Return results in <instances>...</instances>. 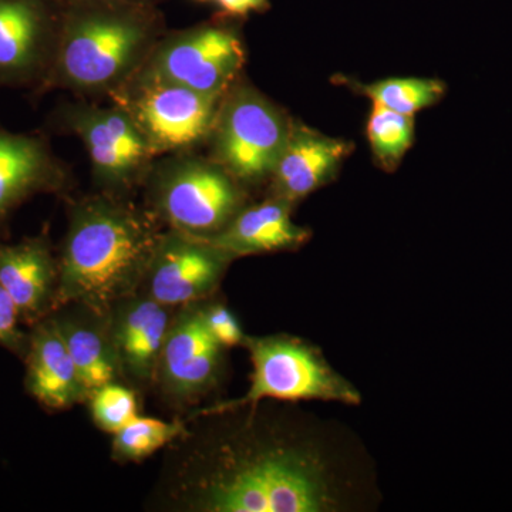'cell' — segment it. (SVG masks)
Masks as SVG:
<instances>
[{
  "mask_svg": "<svg viewBox=\"0 0 512 512\" xmlns=\"http://www.w3.org/2000/svg\"><path fill=\"white\" fill-rule=\"evenodd\" d=\"M170 480L171 507L191 512H320L329 507L315 461L285 446L194 444Z\"/></svg>",
  "mask_w": 512,
  "mask_h": 512,
  "instance_id": "obj_1",
  "label": "cell"
},
{
  "mask_svg": "<svg viewBox=\"0 0 512 512\" xmlns=\"http://www.w3.org/2000/svg\"><path fill=\"white\" fill-rule=\"evenodd\" d=\"M164 225L128 197L97 191L70 204L53 312L82 305L106 316L143 288Z\"/></svg>",
  "mask_w": 512,
  "mask_h": 512,
  "instance_id": "obj_2",
  "label": "cell"
},
{
  "mask_svg": "<svg viewBox=\"0 0 512 512\" xmlns=\"http://www.w3.org/2000/svg\"><path fill=\"white\" fill-rule=\"evenodd\" d=\"M55 62L35 96L55 90L109 100L146 64L167 25L157 5L128 0H62Z\"/></svg>",
  "mask_w": 512,
  "mask_h": 512,
  "instance_id": "obj_3",
  "label": "cell"
},
{
  "mask_svg": "<svg viewBox=\"0 0 512 512\" xmlns=\"http://www.w3.org/2000/svg\"><path fill=\"white\" fill-rule=\"evenodd\" d=\"M147 208L165 228L210 239L245 207V187L197 150L158 157L143 184Z\"/></svg>",
  "mask_w": 512,
  "mask_h": 512,
  "instance_id": "obj_4",
  "label": "cell"
},
{
  "mask_svg": "<svg viewBox=\"0 0 512 512\" xmlns=\"http://www.w3.org/2000/svg\"><path fill=\"white\" fill-rule=\"evenodd\" d=\"M293 121L255 87L238 80L222 97L208 156L244 187L269 181Z\"/></svg>",
  "mask_w": 512,
  "mask_h": 512,
  "instance_id": "obj_5",
  "label": "cell"
},
{
  "mask_svg": "<svg viewBox=\"0 0 512 512\" xmlns=\"http://www.w3.org/2000/svg\"><path fill=\"white\" fill-rule=\"evenodd\" d=\"M50 119L82 141L97 191L128 197L143 187L158 157L121 107L74 99L60 104Z\"/></svg>",
  "mask_w": 512,
  "mask_h": 512,
  "instance_id": "obj_6",
  "label": "cell"
},
{
  "mask_svg": "<svg viewBox=\"0 0 512 512\" xmlns=\"http://www.w3.org/2000/svg\"><path fill=\"white\" fill-rule=\"evenodd\" d=\"M235 19L217 16L185 29L168 30L136 76L222 97L241 80L247 62Z\"/></svg>",
  "mask_w": 512,
  "mask_h": 512,
  "instance_id": "obj_7",
  "label": "cell"
},
{
  "mask_svg": "<svg viewBox=\"0 0 512 512\" xmlns=\"http://www.w3.org/2000/svg\"><path fill=\"white\" fill-rule=\"evenodd\" d=\"M244 346L249 350L252 362L248 392L239 399L201 410L198 416L234 412L271 399L360 403V394L355 387L333 372L315 350L299 340L288 336L247 338Z\"/></svg>",
  "mask_w": 512,
  "mask_h": 512,
  "instance_id": "obj_8",
  "label": "cell"
},
{
  "mask_svg": "<svg viewBox=\"0 0 512 512\" xmlns=\"http://www.w3.org/2000/svg\"><path fill=\"white\" fill-rule=\"evenodd\" d=\"M222 97L134 76L109 101L126 111L153 153L163 157L207 144Z\"/></svg>",
  "mask_w": 512,
  "mask_h": 512,
  "instance_id": "obj_9",
  "label": "cell"
},
{
  "mask_svg": "<svg viewBox=\"0 0 512 512\" xmlns=\"http://www.w3.org/2000/svg\"><path fill=\"white\" fill-rule=\"evenodd\" d=\"M62 0H0V87L35 96L55 62Z\"/></svg>",
  "mask_w": 512,
  "mask_h": 512,
  "instance_id": "obj_10",
  "label": "cell"
},
{
  "mask_svg": "<svg viewBox=\"0 0 512 512\" xmlns=\"http://www.w3.org/2000/svg\"><path fill=\"white\" fill-rule=\"evenodd\" d=\"M202 302L175 309L158 362L156 384L164 399L178 409L194 406L221 373L225 349L205 325Z\"/></svg>",
  "mask_w": 512,
  "mask_h": 512,
  "instance_id": "obj_11",
  "label": "cell"
},
{
  "mask_svg": "<svg viewBox=\"0 0 512 512\" xmlns=\"http://www.w3.org/2000/svg\"><path fill=\"white\" fill-rule=\"evenodd\" d=\"M232 256L204 238L165 228L151 258L141 291L170 308L210 298Z\"/></svg>",
  "mask_w": 512,
  "mask_h": 512,
  "instance_id": "obj_12",
  "label": "cell"
},
{
  "mask_svg": "<svg viewBox=\"0 0 512 512\" xmlns=\"http://www.w3.org/2000/svg\"><path fill=\"white\" fill-rule=\"evenodd\" d=\"M174 313L175 308L138 291L114 303L104 316L123 380L143 387L156 384L158 362Z\"/></svg>",
  "mask_w": 512,
  "mask_h": 512,
  "instance_id": "obj_13",
  "label": "cell"
},
{
  "mask_svg": "<svg viewBox=\"0 0 512 512\" xmlns=\"http://www.w3.org/2000/svg\"><path fill=\"white\" fill-rule=\"evenodd\" d=\"M72 174L42 134L0 127V227L37 195L63 194Z\"/></svg>",
  "mask_w": 512,
  "mask_h": 512,
  "instance_id": "obj_14",
  "label": "cell"
},
{
  "mask_svg": "<svg viewBox=\"0 0 512 512\" xmlns=\"http://www.w3.org/2000/svg\"><path fill=\"white\" fill-rule=\"evenodd\" d=\"M59 256L46 232L16 242L0 244V286L8 292L20 319L35 325L53 312Z\"/></svg>",
  "mask_w": 512,
  "mask_h": 512,
  "instance_id": "obj_15",
  "label": "cell"
},
{
  "mask_svg": "<svg viewBox=\"0 0 512 512\" xmlns=\"http://www.w3.org/2000/svg\"><path fill=\"white\" fill-rule=\"evenodd\" d=\"M23 359L26 390L40 406L60 412L87 402L86 389L52 316L33 325Z\"/></svg>",
  "mask_w": 512,
  "mask_h": 512,
  "instance_id": "obj_16",
  "label": "cell"
},
{
  "mask_svg": "<svg viewBox=\"0 0 512 512\" xmlns=\"http://www.w3.org/2000/svg\"><path fill=\"white\" fill-rule=\"evenodd\" d=\"M352 146L292 123L291 133L269 183L272 197L295 202L330 180Z\"/></svg>",
  "mask_w": 512,
  "mask_h": 512,
  "instance_id": "obj_17",
  "label": "cell"
},
{
  "mask_svg": "<svg viewBox=\"0 0 512 512\" xmlns=\"http://www.w3.org/2000/svg\"><path fill=\"white\" fill-rule=\"evenodd\" d=\"M291 207V202L276 197L244 207L208 241L234 259L301 247L311 234L292 221Z\"/></svg>",
  "mask_w": 512,
  "mask_h": 512,
  "instance_id": "obj_18",
  "label": "cell"
},
{
  "mask_svg": "<svg viewBox=\"0 0 512 512\" xmlns=\"http://www.w3.org/2000/svg\"><path fill=\"white\" fill-rule=\"evenodd\" d=\"M49 316L69 349L87 399L99 387L123 380L104 316L82 305H66Z\"/></svg>",
  "mask_w": 512,
  "mask_h": 512,
  "instance_id": "obj_19",
  "label": "cell"
},
{
  "mask_svg": "<svg viewBox=\"0 0 512 512\" xmlns=\"http://www.w3.org/2000/svg\"><path fill=\"white\" fill-rule=\"evenodd\" d=\"M185 430L184 421L134 417L123 429L113 434L111 457L117 463H138L180 439Z\"/></svg>",
  "mask_w": 512,
  "mask_h": 512,
  "instance_id": "obj_20",
  "label": "cell"
},
{
  "mask_svg": "<svg viewBox=\"0 0 512 512\" xmlns=\"http://www.w3.org/2000/svg\"><path fill=\"white\" fill-rule=\"evenodd\" d=\"M366 131L377 163L393 170L412 147L414 119L373 103Z\"/></svg>",
  "mask_w": 512,
  "mask_h": 512,
  "instance_id": "obj_21",
  "label": "cell"
},
{
  "mask_svg": "<svg viewBox=\"0 0 512 512\" xmlns=\"http://www.w3.org/2000/svg\"><path fill=\"white\" fill-rule=\"evenodd\" d=\"M373 103L397 113L414 116L420 110L439 103L446 84L431 79H389L360 87Z\"/></svg>",
  "mask_w": 512,
  "mask_h": 512,
  "instance_id": "obj_22",
  "label": "cell"
},
{
  "mask_svg": "<svg viewBox=\"0 0 512 512\" xmlns=\"http://www.w3.org/2000/svg\"><path fill=\"white\" fill-rule=\"evenodd\" d=\"M86 403H89L94 424L106 433H117L138 416L136 392L121 382L99 387Z\"/></svg>",
  "mask_w": 512,
  "mask_h": 512,
  "instance_id": "obj_23",
  "label": "cell"
},
{
  "mask_svg": "<svg viewBox=\"0 0 512 512\" xmlns=\"http://www.w3.org/2000/svg\"><path fill=\"white\" fill-rule=\"evenodd\" d=\"M207 301L208 299H205L202 302V315H204L205 325L215 340L224 349L244 346L248 336L242 332L241 325L234 313L222 303H208Z\"/></svg>",
  "mask_w": 512,
  "mask_h": 512,
  "instance_id": "obj_24",
  "label": "cell"
},
{
  "mask_svg": "<svg viewBox=\"0 0 512 512\" xmlns=\"http://www.w3.org/2000/svg\"><path fill=\"white\" fill-rule=\"evenodd\" d=\"M20 319L15 303L0 286V346L20 357L28 350L29 335L20 329Z\"/></svg>",
  "mask_w": 512,
  "mask_h": 512,
  "instance_id": "obj_25",
  "label": "cell"
},
{
  "mask_svg": "<svg viewBox=\"0 0 512 512\" xmlns=\"http://www.w3.org/2000/svg\"><path fill=\"white\" fill-rule=\"evenodd\" d=\"M221 15L227 18H245L249 13H264L271 8L269 0H215Z\"/></svg>",
  "mask_w": 512,
  "mask_h": 512,
  "instance_id": "obj_26",
  "label": "cell"
},
{
  "mask_svg": "<svg viewBox=\"0 0 512 512\" xmlns=\"http://www.w3.org/2000/svg\"><path fill=\"white\" fill-rule=\"evenodd\" d=\"M128 2L147 3V5H160L164 0H128Z\"/></svg>",
  "mask_w": 512,
  "mask_h": 512,
  "instance_id": "obj_27",
  "label": "cell"
},
{
  "mask_svg": "<svg viewBox=\"0 0 512 512\" xmlns=\"http://www.w3.org/2000/svg\"><path fill=\"white\" fill-rule=\"evenodd\" d=\"M194 2H197V3H211V2H215V0H194Z\"/></svg>",
  "mask_w": 512,
  "mask_h": 512,
  "instance_id": "obj_28",
  "label": "cell"
}]
</instances>
